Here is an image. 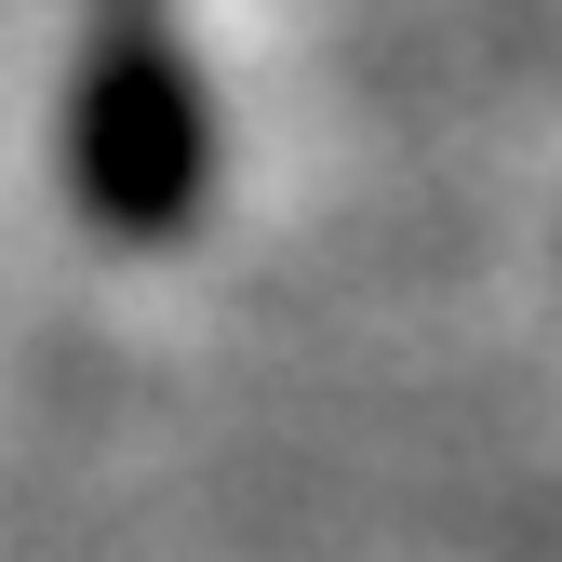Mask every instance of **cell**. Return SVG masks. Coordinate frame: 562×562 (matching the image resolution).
<instances>
[{
    "mask_svg": "<svg viewBox=\"0 0 562 562\" xmlns=\"http://www.w3.org/2000/svg\"><path fill=\"white\" fill-rule=\"evenodd\" d=\"M67 201L94 241L161 255L215 201V108L175 41V0H94L81 81H67Z\"/></svg>",
    "mask_w": 562,
    "mask_h": 562,
    "instance_id": "cell-1",
    "label": "cell"
}]
</instances>
